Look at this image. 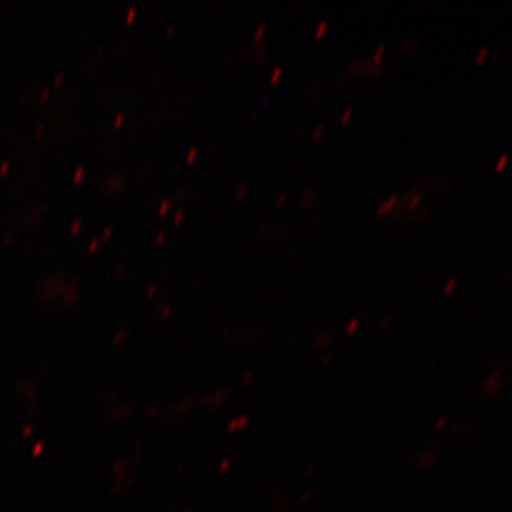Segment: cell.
Returning a JSON list of instances; mask_svg holds the SVG:
<instances>
[{
	"instance_id": "obj_1",
	"label": "cell",
	"mask_w": 512,
	"mask_h": 512,
	"mask_svg": "<svg viewBox=\"0 0 512 512\" xmlns=\"http://www.w3.org/2000/svg\"><path fill=\"white\" fill-rule=\"evenodd\" d=\"M504 376L500 372H495L493 375L487 377L483 383V392L488 396H498L504 390Z\"/></svg>"
},
{
	"instance_id": "obj_2",
	"label": "cell",
	"mask_w": 512,
	"mask_h": 512,
	"mask_svg": "<svg viewBox=\"0 0 512 512\" xmlns=\"http://www.w3.org/2000/svg\"><path fill=\"white\" fill-rule=\"evenodd\" d=\"M397 200H399V197H397V195H392L389 200L384 201L383 204L377 208V214L382 215L384 212L392 210L394 205H396Z\"/></svg>"
},
{
	"instance_id": "obj_3",
	"label": "cell",
	"mask_w": 512,
	"mask_h": 512,
	"mask_svg": "<svg viewBox=\"0 0 512 512\" xmlns=\"http://www.w3.org/2000/svg\"><path fill=\"white\" fill-rule=\"evenodd\" d=\"M490 56V47L483 46L478 49L477 56H476V63L477 64H483L485 60H487V57Z\"/></svg>"
},
{
	"instance_id": "obj_4",
	"label": "cell",
	"mask_w": 512,
	"mask_h": 512,
	"mask_svg": "<svg viewBox=\"0 0 512 512\" xmlns=\"http://www.w3.org/2000/svg\"><path fill=\"white\" fill-rule=\"evenodd\" d=\"M508 161H510V156L503 154V156L498 158L497 164H495V171H497V173H503L505 167H507Z\"/></svg>"
},
{
	"instance_id": "obj_5",
	"label": "cell",
	"mask_w": 512,
	"mask_h": 512,
	"mask_svg": "<svg viewBox=\"0 0 512 512\" xmlns=\"http://www.w3.org/2000/svg\"><path fill=\"white\" fill-rule=\"evenodd\" d=\"M457 288V279L456 278H450L446 282V285H444V293L446 295H451V293L454 292V289Z\"/></svg>"
},
{
	"instance_id": "obj_6",
	"label": "cell",
	"mask_w": 512,
	"mask_h": 512,
	"mask_svg": "<svg viewBox=\"0 0 512 512\" xmlns=\"http://www.w3.org/2000/svg\"><path fill=\"white\" fill-rule=\"evenodd\" d=\"M326 29H328V22H326V20H322V22L319 23L318 28H316V37H322Z\"/></svg>"
},
{
	"instance_id": "obj_7",
	"label": "cell",
	"mask_w": 512,
	"mask_h": 512,
	"mask_svg": "<svg viewBox=\"0 0 512 512\" xmlns=\"http://www.w3.org/2000/svg\"><path fill=\"white\" fill-rule=\"evenodd\" d=\"M281 73H282V67L281 66L275 67L274 72H272V74H271V82L272 83L278 82V79H279V76H281Z\"/></svg>"
},
{
	"instance_id": "obj_8",
	"label": "cell",
	"mask_w": 512,
	"mask_h": 512,
	"mask_svg": "<svg viewBox=\"0 0 512 512\" xmlns=\"http://www.w3.org/2000/svg\"><path fill=\"white\" fill-rule=\"evenodd\" d=\"M384 50H386V47H384L383 45L377 47L375 55H373V62H376V63L379 62L380 57H382V55L384 53Z\"/></svg>"
},
{
	"instance_id": "obj_9",
	"label": "cell",
	"mask_w": 512,
	"mask_h": 512,
	"mask_svg": "<svg viewBox=\"0 0 512 512\" xmlns=\"http://www.w3.org/2000/svg\"><path fill=\"white\" fill-rule=\"evenodd\" d=\"M352 114H353V109H346L345 110V113L342 114V117H340V123L342 124H345L346 121H348L350 119V117H352Z\"/></svg>"
},
{
	"instance_id": "obj_10",
	"label": "cell",
	"mask_w": 512,
	"mask_h": 512,
	"mask_svg": "<svg viewBox=\"0 0 512 512\" xmlns=\"http://www.w3.org/2000/svg\"><path fill=\"white\" fill-rule=\"evenodd\" d=\"M421 198H423V195H421V194L414 195L413 200L410 201L409 207L410 208H416L417 205H419V202L421 201Z\"/></svg>"
},
{
	"instance_id": "obj_11",
	"label": "cell",
	"mask_w": 512,
	"mask_h": 512,
	"mask_svg": "<svg viewBox=\"0 0 512 512\" xmlns=\"http://www.w3.org/2000/svg\"><path fill=\"white\" fill-rule=\"evenodd\" d=\"M265 33V25H259L258 28L255 30V39H261L262 36H264Z\"/></svg>"
},
{
	"instance_id": "obj_12",
	"label": "cell",
	"mask_w": 512,
	"mask_h": 512,
	"mask_svg": "<svg viewBox=\"0 0 512 512\" xmlns=\"http://www.w3.org/2000/svg\"><path fill=\"white\" fill-rule=\"evenodd\" d=\"M197 151V148H191L190 153H188L187 157L188 163H192V161H194V158L197 157Z\"/></svg>"
},
{
	"instance_id": "obj_13",
	"label": "cell",
	"mask_w": 512,
	"mask_h": 512,
	"mask_svg": "<svg viewBox=\"0 0 512 512\" xmlns=\"http://www.w3.org/2000/svg\"><path fill=\"white\" fill-rule=\"evenodd\" d=\"M286 201V192H281L279 194L278 200H276V205H282Z\"/></svg>"
},
{
	"instance_id": "obj_14",
	"label": "cell",
	"mask_w": 512,
	"mask_h": 512,
	"mask_svg": "<svg viewBox=\"0 0 512 512\" xmlns=\"http://www.w3.org/2000/svg\"><path fill=\"white\" fill-rule=\"evenodd\" d=\"M322 131H323V124H319V126L315 128V131H313V137L319 138L320 134H322Z\"/></svg>"
},
{
	"instance_id": "obj_15",
	"label": "cell",
	"mask_w": 512,
	"mask_h": 512,
	"mask_svg": "<svg viewBox=\"0 0 512 512\" xmlns=\"http://www.w3.org/2000/svg\"><path fill=\"white\" fill-rule=\"evenodd\" d=\"M183 217H184V211L183 210H180L177 212V214H175V222H180L181 220H183Z\"/></svg>"
},
{
	"instance_id": "obj_16",
	"label": "cell",
	"mask_w": 512,
	"mask_h": 512,
	"mask_svg": "<svg viewBox=\"0 0 512 512\" xmlns=\"http://www.w3.org/2000/svg\"><path fill=\"white\" fill-rule=\"evenodd\" d=\"M244 192H245V185L244 184L239 185L238 190H237L238 197L241 198L242 195H244Z\"/></svg>"
},
{
	"instance_id": "obj_17",
	"label": "cell",
	"mask_w": 512,
	"mask_h": 512,
	"mask_svg": "<svg viewBox=\"0 0 512 512\" xmlns=\"http://www.w3.org/2000/svg\"><path fill=\"white\" fill-rule=\"evenodd\" d=\"M168 205H170V202H168V201L163 202V205H161V208H160V214H164V212L167 211Z\"/></svg>"
},
{
	"instance_id": "obj_18",
	"label": "cell",
	"mask_w": 512,
	"mask_h": 512,
	"mask_svg": "<svg viewBox=\"0 0 512 512\" xmlns=\"http://www.w3.org/2000/svg\"><path fill=\"white\" fill-rule=\"evenodd\" d=\"M500 53H501V47L500 46L495 47L494 52H493V59H497V57H498V55H500Z\"/></svg>"
},
{
	"instance_id": "obj_19",
	"label": "cell",
	"mask_w": 512,
	"mask_h": 512,
	"mask_svg": "<svg viewBox=\"0 0 512 512\" xmlns=\"http://www.w3.org/2000/svg\"><path fill=\"white\" fill-rule=\"evenodd\" d=\"M427 214H429V208H426V210H423V212H420L419 220H424V218H426Z\"/></svg>"
},
{
	"instance_id": "obj_20",
	"label": "cell",
	"mask_w": 512,
	"mask_h": 512,
	"mask_svg": "<svg viewBox=\"0 0 512 512\" xmlns=\"http://www.w3.org/2000/svg\"><path fill=\"white\" fill-rule=\"evenodd\" d=\"M164 235H165L164 232H160V235H158V237H157L158 244H160V242L163 241Z\"/></svg>"
},
{
	"instance_id": "obj_21",
	"label": "cell",
	"mask_w": 512,
	"mask_h": 512,
	"mask_svg": "<svg viewBox=\"0 0 512 512\" xmlns=\"http://www.w3.org/2000/svg\"><path fill=\"white\" fill-rule=\"evenodd\" d=\"M174 32V28L173 26H170V28H168V36H171V33Z\"/></svg>"
}]
</instances>
